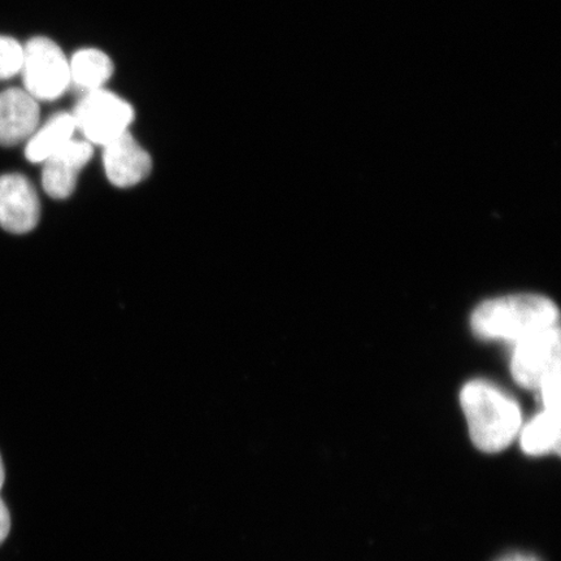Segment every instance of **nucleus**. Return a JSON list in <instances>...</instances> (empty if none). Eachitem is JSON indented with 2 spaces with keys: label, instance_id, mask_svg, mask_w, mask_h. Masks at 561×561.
I'll return each instance as SVG.
<instances>
[{
  "label": "nucleus",
  "instance_id": "obj_7",
  "mask_svg": "<svg viewBox=\"0 0 561 561\" xmlns=\"http://www.w3.org/2000/svg\"><path fill=\"white\" fill-rule=\"evenodd\" d=\"M93 145L85 139L73 138L58 152L44 161L42 185L54 199H66L72 195L83 168L93 158Z\"/></svg>",
  "mask_w": 561,
  "mask_h": 561
},
{
  "label": "nucleus",
  "instance_id": "obj_12",
  "mask_svg": "<svg viewBox=\"0 0 561 561\" xmlns=\"http://www.w3.org/2000/svg\"><path fill=\"white\" fill-rule=\"evenodd\" d=\"M522 450L529 456H545L559 453L560 411L542 410L529 423L523 425L520 434Z\"/></svg>",
  "mask_w": 561,
  "mask_h": 561
},
{
  "label": "nucleus",
  "instance_id": "obj_3",
  "mask_svg": "<svg viewBox=\"0 0 561 561\" xmlns=\"http://www.w3.org/2000/svg\"><path fill=\"white\" fill-rule=\"evenodd\" d=\"M83 94L72 115L77 131L89 144L103 147L129 131L135 121L130 103L104 88Z\"/></svg>",
  "mask_w": 561,
  "mask_h": 561
},
{
  "label": "nucleus",
  "instance_id": "obj_16",
  "mask_svg": "<svg viewBox=\"0 0 561 561\" xmlns=\"http://www.w3.org/2000/svg\"><path fill=\"white\" fill-rule=\"evenodd\" d=\"M4 480H5L4 465H3L2 456H0V489L3 488Z\"/></svg>",
  "mask_w": 561,
  "mask_h": 561
},
{
  "label": "nucleus",
  "instance_id": "obj_13",
  "mask_svg": "<svg viewBox=\"0 0 561 561\" xmlns=\"http://www.w3.org/2000/svg\"><path fill=\"white\" fill-rule=\"evenodd\" d=\"M24 46L15 38L0 35V81L10 80L21 72Z\"/></svg>",
  "mask_w": 561,
  "mask_h": 561
},
{
  "label": "nucleus",
  "instance_id": "obj_2",
  "mask_svg": "<svg viewBox=\"0 0 561 561\" xmlns=\"http://www.w3.org/2000/svg\"><path fill=\"white\" fill-rule=\"evenodd\" d=\"M559 325V310L538 294H516L483 301L471 316L473 333L481 340L518 343Z\"/></svg>",
  "mask_w": 561,
  "mask_h": 561
},
{
  "label": "nucleus",
  "instance_id": "obj_11",
  "mask_svg": "<svg viewBox=\"0 0 561 561\" xmlns=\"http://www.w3.org/2000/svg\"><path fill=\"white\" fill-rule=\"evenodd\" d=\"M70 85L89 91L103 89L114 75V62L98 48H82L69 60Z\"/></svg>",
  "mask_w": 561,
  "mask_h": 561
},
{
  "label": "nucleus",
  "instance_id": "obj_10",
  "mask_svg": "<svg viewBox=\"0 0 561 561\" xmlns=\"http://www.w3.org/2000/svg\"><path fill=\"white\" fill-rule=\"evenodd\" d=\"M77 126L75 117L68 112H60L37 128L26 140L25 157L32 163H44L75 138Z\"/></svg>",
  "mask_w": 561,
  "mask_h": 561
},
{
  "label": "nucleus",
  "instance_id": "obj_1",
  "mask_svg": "<svg viewBox=\"0 0 561 561\" xmlns=\"http://www.w3.org/2000/svg\"><path fill=\"white\" fill-rule=\"evenodd\" d=\"M460 405L473 445L485 454L506 450L524 425L520 404L493 382L469 381L460 391Z\"/></svg>",
  "mask_w": 561,
  "mask_h": 561
},
{
  "label": "nucleus",
  "instance_id": "obj_6",
  "mask_svg": "<svg viewBox=\"0 0 561 561\" xmlns=\"http://www.w3.org/2000/svg\"><path fill=\"white\" fill-rule=\"evenodd\" d=\"M41 203L23 174L0 175V227L13 234L30 233L39 221Z\"/></svg>",
  "mask_w": 561,
  "mask_h": 561
},
{
  "label": "nucleus",
  "instance_id": "obj_5",
  "mask_svg": "<svg viewBox=\"0 0 561 561\" xmlns=\"http://www.w3.org/2000/svg\"><path fill=\"white\" fill-rule=\"evenodd\" d=\"M560 328L546 329L515 345L511 374L517 385L538 390L547 376L561 368Z\"/></svg>",
  "mask_w": 561,
  "mask_h": 561
},
{
  "label": "nucleus",
  "instance_id": "obj_8",
  "mask_svg": "<svg viewBox=\"0 0 561 561\" xmlns=\"http://www.w3.org/2000/svg\"><path fill=\"white\" fill-rule=\"evenodd\" d=\"M103 165L112 185L131 187L149 178L152 160L130 131H126L103 146Z\"/></svg>",
  "mask_w": 561,
  "mask_h": 561
},
{
  "label": "nucleus",
  "instance_id": "obj_14",
  "mask_svg": "<svg viewBox=\"0 0 561 561\" xmlns=\"http://www.w3.org/2000/svg\"><path fill=\"white\" fill-rule=\"evenodd\" d=\"M11 530V515L2 497H0V545L5 541Z\"/></svg>",
  "mask_w": 561,
  "mask_h": 561
},
{
  "label": "nucleus",
  "instance_id": "obj_15",
  "mask_svg": "<svg viewBox=\"0 0 561 561\" xmlns=\"http://www.w3.org/2000/svg\"><path fill=\"white\" fill-rule=\"evenodd\" d=\"M501 561H538V560L535 558H531V557L512 556L506 559H502Z\"/></svg>",
  "mask_w": 561,
  "mask_h": 561
},
{
  "label": "nucleus",
  "instance_id": "obj_4",
  "mask_svg": "<svg viewBox=\"0 0 561 561\" xmlns=\"http://www.w3.org/2000/svg\"><path fill=\"white\" fill-rule=\"evenodd\" d=\"M21 73L26 93L38 102L58 100L70 87L69 60L50 38L35 37L27 42Z\"/></svg>",
  "mask_w": 561,
  "mask_h": 561
},
{
  "label": "nucleus",
  "instance_id": "obj_9",
  "mask_svg": "<svg viewBox=\"0 0 561 561\" xmlns=\"http://www.w3.org/2000/svg\"><path fill=\"white\" fill-rule=\"evenodd\" d=\"M37 100L21 89L0 94V146H16L32 137L39 125Z\"/></svg>",
  "mask_w": 561,
  "mask_h": 561
}]
</instances>
